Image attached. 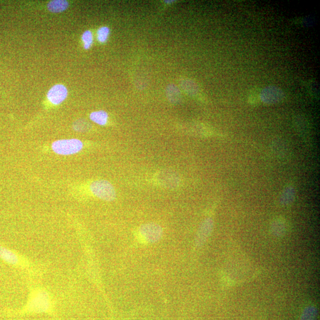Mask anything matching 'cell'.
Here are the masks:
<instances>
[{
  "instance_id": "277c9868",
  "label": "cell",
  "mask_w": 320,
  "mask_h": 320,
  "mask_svg": "<svg viewBox=\"0 0 320 320\" xmlns=\"http://www.w3.org/2000/svg\"><path fill=\"white\" fill-rule=\"evenodd\" d=\"M140 233L144 242L154 243L160 239L163 232L161 227L157 224H147L141 227Z\"/></svg>"
},
{
  "instance_id": "8fae6325",
  "label": "cell",
  "mask_w": 320,
  "mask_h": 320,
  "mask_svg": "<svg viewBox=\"0 0 320 320\" xmlns=\"http://www.w3.org/2000/svg\"><path fill=\"white\" fill-rule=\"evenodd\" d=\"M110 34V30L108 27H101L97 31V39L101 43L105 42L108 39Z\"/></svg>"
},
{
  "instance_id": "7a4b0ae2",
  "label": "cell",
  "mask_w": 320,
  "mask_h": 320,
  "mask_svg": "<svg viewBox=\"0 0 320 320\" xmlns=\"http://www.w3.org/2000/svg\"><path fill=\"white\" fill-rule=\"evenodd\" d=\"M83 147L80 140L77 139L61 140L56 141L52 144L53 151L56 154L62 156H69L78 153Z\"/></svg>"
},
{
  "instance_id": "6da1fadb",
  "label": "cell",
  "mask_w": 320,
  "mask_h": 320,
  "mask_svg": "<svg viewBox=\"0 0 320 320\" xmlns=\"http://www.w3.org/2000/svg\"><path fill=\"white\" fill-rule=\"evenodd\" d=\"M51 308V301L47 293L40 291L36 292L32 296L27 306L26 311L30 313H45L49 311Z\"/></svg>"
},
{
  "instance_id": "52a82bcc",
  "label": "cell",
  "mask_w": 320,
  "mask_h": 320,
  "mask_svg": "<svg viewBox=\"0 0 320 320\" xmlns=\"http://www.w3.org/2000/svg\"><path fill=\"white\" fill-rule=\"evenodd\" d=\"M68 2L64 0H54L49 2L48 5L49 11L52 13H61L68 8Z\"/></svg>"
},
{
  "instance_id": "8992f818",
  "label": "cell",
  "mask_w": 320,
  "mask_h": 320,
  "mask_svg": "<svg viewBox=\"0 0 320 320\" xmlns=\"http://www.w3.org/2000/svg\"><path fill=\"white\" fill-rule=\"evenodd\" d=\"M0 259L12 265H16L19 262V257L14 252L1 246H0Z\"/></svg>"
},
{
  "instance_id": "ba28073f",
  "label": "cell",
  "mask_w": 320,
  "mask_h": 320,
  "mask_svg": "<svg viewBox=\"0 0 320 320\" xmlns=\"http://www.w3.org/2000/svg\"><path fill=\"white\" fill-rule=\"evenodd\" d=\"M90 120L94 123L100 125L106 124L108 120V115L103 111L94 112L90 115Z\"/></svg>"
},
{
  "instance_id": "7c38bea8",
  "label": "cell",
  "mask_w": 320,
  "mask_h": 320,
  "mask_svg": "<svg viewBox=\"0 0 320 320\" xmlns=\"http://www.w3.org/2000/svg\"><path fill=\"white\" fill-rule=\"evenodd\" d=\"M90 128V124L88 123L86 121L80 120L75 123L74 124V129L75 131L79 132H84L87 131Z\"/></svg>"
},
{
  "instance_id": "9c48e42d",
  "label": "cell",
  "mask_w": 320,
  "mask_h": 320,
  "mask_svg": "<svg viewBox=\"0 0 320 320\" xmlns=\"http://www.w3.org/2000/svg\"><path fill=\"white\" fill-rule=\"evenodd\" d=\"M82 40L84 43V48L86 49L90 48L93 41L92 33L89 31H85L84 34H82Z\"/></svg>"
},
{
  "instance_id": "30bf717a",
  "label": "cell",
  "mask_w": 320,
  "mask_h": 320,
  "mask_svg": "<svg viewBox=\"0 0 320 320\" xmlns=\"http://www.w3.org/2000/svg\"><path fill=\"white\" fill-rule=\"evenodd\" d=\"M174 93H171L168 89H167V95L168 99L172 103H177L180 101L181 95L179 89L176 86L174 89Z\"/></svg>"
},
{
  "instance_id": "5b68a950",
  "label": "cell",
  "mask_w": 320,
  "mask_h": 320,
  "mask_svg": "<svg viewBox=\"0 0 320 320\" xmlns=\"http://www.w3.org/2000/svg\"><path fill=\"white\" fill-rule=\"evenodd\" d=\"M68 95L67 88L64 85L57 84L49 90L47 97L52 103L58 105L65 100Z\"/></svg>"
},
{
  "instance_id": "3957f363",
  "label": "cell",
  "mask_w": 320,
  "mask_h": 320,
  "mask_svg": "<svg viewBox=\"0 0 320 320\" xmlns=\"http://www.w3.org/2000/svg\"><path fill=\"white\" fill-rule=\"evenodd\" d=\"M91 192L98 198L106 201H112L116 197V192L111 183L105 180L93 181L90 185Z\"/></svg>"
}]
</instances>
